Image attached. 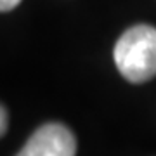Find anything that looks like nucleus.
Returning a JSON list of instances; mask_svg holds the SVG:
<instances>
[{
  "instance_id": "1",
  "label": "nucleus",
  "mask_w": 156,
  "mask_h": 156,
  "mask_svg": "<svg viewBox=\"0 0 156 156\" xmlns=\"http://www.w3.org/2000/svg\"><path fill=\"white\" fill-rule=\"evenodd\" d=\"M118 71L132 83H144L156 76V28L137 24L128 28L115 45Z\"/></svg>"
},
{
  "instance_id": "2",
  "label": "nucleus",
  "mask_w": 156,
  "mask_h": 156,
  "mask_svg": "<svg viewBox=\"0 0 156 156\" xmlns=\"http://www.w3.org/2000/svg\"><path fill=\"white\" fill-rule=\"evenodd\" d=\"M76 139L66 125L45 123L37 128L16 156H75Z\"/></svg>"
},
{
  "instance_id": "3",
  "label": "nucleus",
  "mask_w": 156,
  "mask_h": 156,
  "mask_svg": "<svg viewBox=\"0 0 156 156\" xmlns=\"http://www.w3.org/2000/svg\"><path fill=\"white\" fill-rule=\"evenodd\" d=\"M7 127H9V116H7V109L2 104H0V137L7 132Z\"/></svg>"
},
{
  "instance_id": "4",
  "label": "nucleus",
  "mask_w": 156,
  "mask_h": 156,
  "mask_svg": "<svg viewBox=\"0 0 156 156\" xmlns=\"http://www.w3.org/2000/svg\"><path fill=\"white\" fill-rule=\"evenodd\" d=\"M21 0H0V12H7V11H12L14 7L19 5Z\"/></svg>"
}]
</instances>
